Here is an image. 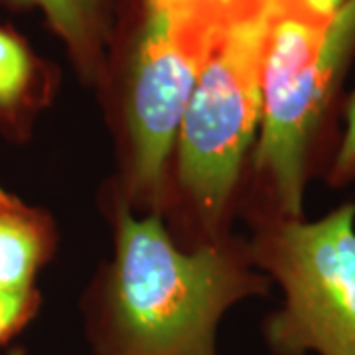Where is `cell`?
Returning a JSON list of instances; mask_svg holds the SVG:
<instances>
[{"instance_id": "6da1fadb", "label": "cell", "mask_w": 355, "mask_h": 355, "mask_svg": "<svg viewBox=\"0 0 355 355\" xmlns=\"http://www.w3.org/2000/svg\"><path fill=\"white\" fill-rule=\"evenodd\" d=\"M265 286L229 245L180 251L158 217L139 219L121 205L93 340L99 355H217L223 312Z\"/></svg>"}, {"instance_id": "7a4b0ae2", "label": "cell", "mask_w": 355, "mask_h": 355, "mask_svg": "<svg viewBox=\"0 0 355 355\" xmlns=\"http://www.w3.org/2000/svg\"><path fill=\"white\" fill-rule=\"evenodd\" d=\"M355 51V0L328 18L279 0L261 76L254 166L279 219H300L310 154Z\"/></svg>"}, {"instance_id": "3957f363", "label": "cell", "mask_w": 355, "mask_h": 355, "mask_svg": "<svg viewBox=\"0 0 355 355\" xmlns=\"http://www.w3.org/2000/svg\"><path fill=\"white\" fill-rule=\"evenodd\" d=\"M277 2L227 0L180 127V184L207 223L225 211L261 119V76Z\"/></svg>"}, {"instance_id": "277c9868", "label": "cell", "mask_w": 355, "mask_h": 355, "mask_svg": "<svg viewBox=\"0 0 355 355\" xmlns=\"http://www.w3.org/2000/svg\"><path fill=\"white\" fill-rule=\"evenodd\" d=\"M227 0H144L127 83L128 191L160 202L166 166Z\"/></svg>"}, {"instance_id": "5b68a950", "label": "cell", "mask_w": 355, "mask_h": 355, "mask_svg": "<svg viewBox=\"0 0 355 355\" xmlns=\"http://www.w3.org/2000/svg\"><path fill=\"white\" fill-rule=\"evenodd\" d=\"M355 205L320 221L277 219L253 245L257 265L284 291L266 322L277 355H355Z\"/></svg>"}, {"instance_id": "8992f818", "label": "cell", "mask_w": 355, "mask_h": 355, "mask_svg": "<svg viewBox=\"0 0 355 355\" xmlns=\"http://www.w3.org/2000/svg\"><path fill=\"white\" fill-rule=\"evenodd\" d=\"M10 8H38L51 32L62 40L87 83L101 81L113 30V0H0Z\"/></svg>"}, {"instance_id": "52a82bcc", "label": "cell", "mask_w": 355, "mask_h": 355, "mask_svg": "<svg viewBox=\"0 0 355 355\" xmlns=\"http://www.w3.org/2000/svg\"><path fill=\"white\" fill-rule=\"evenodd\" d=\"M55 249L51 217L0 186V292H30Z\"/></svg>"}, {"instance_id": "ba28073f", "label": "cell", "mask_w": 355, "mask_h": 355, "mask_svg": "<svg viewBox=\"0 0 355 355\" xmlns=\"http://www.w3.org/2000/svg\"><path fill=\"white\" fill-rule=\"evenodd\" d=\"M51 91L50 64L22 34L0 24V128L8 137L24 139Z\"/></svg>"}, {"instance_id": "9c48e42d", "label": "cell", "mask_w": 355, "mask_h": 355, "mask_svg": "<svg viewBox=\"0 0 355 355\" xmlns=\"http://www.w3.org/2000/svg\"><path fill=\"white\" fill-rule=\"evenodd\" d=\"M42 296L38 291L0 292V347L24 330L38 314Z\"/></svg>"}, {"instance_id": "30bf717a", "label": "cell", "mask_w": 355, "mask_h": 355, "mask_svg": "<svg viewBox=\"0 0 355 355\" xmlns=\"http://www.w3.org/2000/svg\"><path fill=\"white\" fill-rule=\"evenodd\" d=\"M330 182L334 186L355 182V93L345 107V132L331 164Z\"/></svg>"}, {"instance_id": "8fae6325", "label": "cell", "mask_w": 355, "mask_h": 355, "mask_svg": "<svg viewBox=\"0 0 355 355\" xmlns=\"http://www.w3.org/2000/svg\"><path fill=\"white\" fill-rule=\"evenodd\" d=\"M292 6L300 8L308 14H314L320 18H328L342 6L345 0H286Z\"/></svg>"}, {"instance_id": "7c38bea8", "label": "cell", "mask_w": 355, "mask_h": 355, "mask_svg": "<svg viewBox=\"0 0 355 355\" xmlns=\"http://www.w3.org/2000/svg\"><path fill=\"white\" fill-rule=\"evenodd\" d=\"M4 355H26L24 347H12V349H8Z\"/></svg>"}]
</instances>
